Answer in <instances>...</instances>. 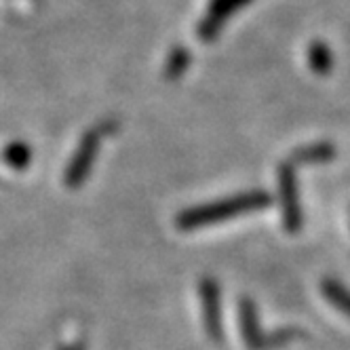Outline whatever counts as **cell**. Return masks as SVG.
Masks as SVG:
<instances>
[{"label":"cell","instance_id":"1","mask_svg":"<svg viewBox=\"0 0 350 350\" xmlns=\"http://www.w3.org/2000/svg\"><path fill=\"white\" fill-rule=\"evenodd\" d=\"M270 205H272V196L266 190H247L228 198H221V201H215V203L180 211L178 217H175V226L180 230H196V228L213 226V224L228 221L249 211L266 209Z\"/></svg>","mask_w":350,"mask_h":350},{"label":"cell","instance_id":"2","mask_svg":"<svg viewBox=\"0 0 350 350\" xmlns=\"http://www.w3.org/2000/svg\"><path fill=\"white\" fill-rule=\"evenodd\" d=\"M277 182H279V201H281V211H283V226L289 234H295L304 226V213H302V205H299L295 171L289 161L279 165Z\"/></svg>","mask_w":350,"mask_h":350},{"label":"cell","instance_id":"3","mask_svg":"<svg viewBox=\"0 0 350 350\" xmlns=\"http://www.w3.org/2000/svg\"><path fill=\"white\" fill-rule=\"evenodd\" d=\"M241 332H243V340L249 350H270V348L283 346L299 336L297 329H287V332H277L272 336H264L260 329L258 312H256V306L252 299H243L241 302Z\"/></svg>","mask_w":350,"mask_h":350},{"label":"cell","instance_id":"4","mask_svg":"<svg viewBox=\"0 0 350 350\" xmlns=\"http://www.w3.org/2000/svg\"><path fill=\"white\" fill-rule=\"evenodd\" d=\"M112 129H114V124H102V127L91 129L83 137V142H81V146L77 150V154H74V159L70 163L68 175H66V184L70 188H77V186H81L87 180V175L91 171V165L95 161V154H97V150H99V144H102V137L106 133H110Z\"/></svg>","mask_w":350,"mask_h":350},{"label":"cell","instance_id":"5","mask_svg":"<svg viewBox=\"0 0 350 350\" xmlns=\"http://www.w3.org/2000/svg\"><path fill=\"white\" fill-rule=\"evenodd\" d=\"M249 3H252V0H211L205 19L198 23V28H196V36L203 42L215 40L224 28V23Z\"/></svg>","mask_w":350,"mask_h":350},{"label":"cell","instance_id":"6","mask_svg":"<svg viewBox=\"0 0 350 350\" xmlns=\"http://www.w3.org/2000/svg\"><path fill=\"white\" fill-rule=\"evenodd\" d=\"M198 293L203 299L205 332L213 342L221 340V306H219V285L213 279H203L198 285Z\"/></svg>","mask_w":350,"mask_h":350},{"label":"cell","instance_id":"7","mask_svg":"<svg viewBox=\"0 0 350 350\" xmlns=\"http://www.w3.org/2000/svg\"><path fill=\"white\" fill-rule=\"evenodd\" d=\"M332 159H336V146L329 142H314V144H308L302 148H295L289 157V163L293 167L295 165H317V163H327Z\"/></svg>","mask_w":350,"mask_h":350},{"label":"cell","instance_id":"8","mask_svg":"<svg viewBox=\"0 0 350 350\" xmlns=\"http://www.w3.org/2000/svg\"><path fill=\"white\" fill-rule=\"evenodd\" d=\"M308 66L314 74H329L334 68V55L329 51V46L323 40L310 42L308 49Z\"/></svg>","mask_w":350,"mask_h":350},{"label":"cell","instance_id":"9","mask_svg":"<svg viewBox=\"0 0 350 350\" xmlns=\"http://www.w3.org/2000/svg\"><path fill=\"white\" fill-rule=\"evenodd\" d=\"M190 51L186 46L178 44V46H173V51L169 53L167 57V64H165V79L167 81H178L180 77H184L188 66H190Z\"/></svg>","mask_w":350,"mask_h":350},{"label":"cell","instance_id":"10","mask_svg":"<svg viewBox=\"0 0 350 350\" xmlns=\"http://www.w3.org/2000/svg\"><path fill=\"white\" fill-rule=\"evenodd\" d=\"M323 295L327 297L338 310H342L350 319V291L342 283L327 279L323 283Z\"/></svg>","mask_w":350,"mask_h":350}]
</instances>
